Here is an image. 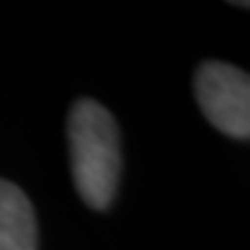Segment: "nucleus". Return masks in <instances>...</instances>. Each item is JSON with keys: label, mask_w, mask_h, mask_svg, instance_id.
<instances>
[{"label": "nucleus", "mask_w": 250, "mask_h": 250, "mask_svg": "<svg viewBox=\"0 0 250 250\" xmlns=\"http://www.w3.org/2000/svg\"><path fill=\"white\" fill-rule=\"evenodd\" d=\"M69 156L74 187L95 209L115 197L120 176V138L112 115L95 100H79L69 112Z\"/></svg>", "instance_id": "nucleus-1"}, {"label": "nucleus", "mask_w": 250, "mask_h": 250, "mask_svg": "<svg viewBox=\"0 0 250 250\" xmlns=\"http://www.w3.org/2000/svg\"><path fill=\"white\" fill-rule=\"evenodd\" d=\"M0 250H36V214L16 184L0 179Z\"/></svg>", "instance_id": "nucleus-3"}, {"label": "nucleus", "mask_w": 250, "mask_h": 250, "mask_svg": "<svg viewBox=\"0 0 250 250\" xmlns=\"http://www.w3.org/2000/svg\"><path fill=\"white\" fill-rule=\"evenodd\" d=\"M197 102L214 128L232 138L248 141L250 135V79L243 69L222 62H207L199 66Z\"/></svg>", "instance_id": "nucleus-2"}]
</instances>
